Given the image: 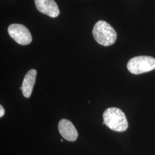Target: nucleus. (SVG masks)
<instances>
[{
  "mask_svg": "<svg viewBox=\"0 0 155 155\" xmlns=\"http://www.w3.org/2000/svg\"><path fill=\"white\" fill-rule=\"evenodd\" d=\"M37 71L35 69L30 70L25 75L22 82L21 90L23 95L29 98L33 91V86L36 81Z\"/></svg>",
  "mask_w": 155,
  "mask_h": 155,
  "instance_id": "obj_7",
  "label": "nucleus"
},
{
  "mask_svg": "<svg viewBox=\"0 0 155 155\" xmlns=\"http://www.w3.org/2000/svg\"><path fill=\"white\" fill-rule=\"evenodd\" d=\"M58 129L61 136L67 140L74 141L77 139V130L70 121L66 119H62L59 122Z\"/></svg>",
  "mask_w": 155,
  "mask_h": 155,
  "instance_id": "obj_6",
  "label": "nucleus"
},
{
  "mask_svg": "<svg viewBox=\"0 0 155 155\" xmlns=\"http://www.w3.org/2000/svg\"><path fill=\"white\" fill-rule=\"evenodd\" d=\"M8 31L9 36L19 45H28L32 41V38L29 31L22 24H11L9 26Z\"/></svg>",
  "mask_w": 155,
  "mask_h": 155,
  "instance_id": "obj_4",
  "label": "nucleus"
},
{
  "mask_svg": "<svg viewBox=\"0 0 155 155\" xmlns=\"http://www.w3.org/2000/svg\"><path fill=\"white\" fill-rule=\"evenodd\" d=\"M93 35L97 42L104 46L113 45L116 41L117 36L114 29L109 24L102 20L95 24Z\"/></svg>",
  "mask_w": 155,
  "mask_h": 155,
  "instance_id": "obj_2",
  "label": "nucleus"
},
{
  "mask_svg": "<svg viewBox=\"0 0 155 155\" xmlns=\"http://www.w3.org/2000/svg\"><path fill=\"white\" fill-rule=\"evenodd\" d=\"M104 122L110 129L116 132L125 131L128 127L127 119L124 113L117 107H110L103 114Z\"/></svg>",
  "mask_w": 155,
  "mask_h": 155,
  "instance_id": "obj_1",
  "label": "nucleus"
},
{
  "mask_svg": "<svg viewBox=\"0 0 155 155\" xmlns=\"http://www.w3.org/2000/svg\"><path fill=\"white\" fill-rule=\"evenodd\" d=\"M5 110L2 106L0 105V117H2L5 114Z\"/></svg>",
  "mask_w": 155,
  "mask_h": 155,
  "instance_id": "obj_8",
  "label": "nucleus"
},
{
  "mask_svg": "<svg viewBox=\"0 0 155 155\" xmlns=\"http://www.w3.org/2000/svg\"><path fill=\"white\" fill-rule=\"evenodd\" d=\"M129 72L140 74L155 69V59L148 56H139L130 59L127 64Z\"/></svg>",
  "mask_w": 155,
  "mask_h": 155,
  "instance_id": "obj_3",
  "label": "nucleus"
},
{
  "mask_svg": "<svg viewBox=\"0 0 155 155\" xmlns=\"http://www.w3.org/2000/svg\"><path fill=\"white\" fill-rule=\"evenodd\" d=\"M35 5L40 12L55 18L59 15L60 11L54 0H35Z\"/></svg>",
  "mask_w": 155,
  "mask_h": 155,
  "instance_id": "obj_5",
  "label": "nucleus"
}]
</instances>
